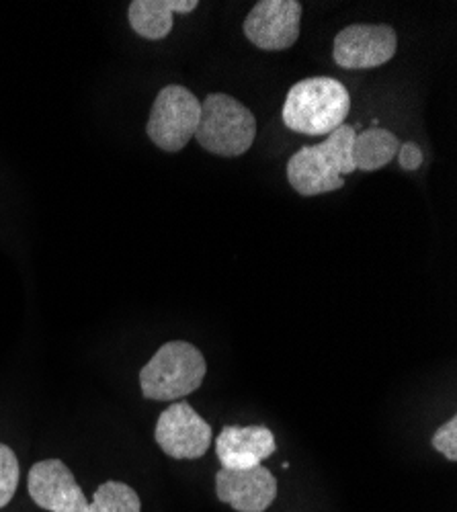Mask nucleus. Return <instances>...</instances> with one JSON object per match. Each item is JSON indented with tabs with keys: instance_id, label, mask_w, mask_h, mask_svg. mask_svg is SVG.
Returning a JSON list of instances; mask_svg holds the SVG:
<instances>
[{
	"instance_id": "nucleus-9",
	"label": "nucleus",
	"mask_w": 457,
	"mask_h": 512,
	"mask_svg": "<svg viewBox=\"0 0 457 512\" xmlns=\"http://www.w3.org/2000/svg\"><path fill=\"white\" fill-rule=\"evenodd\" d=\"M29 496L50 512H87L89 500L60 459L39 461L29 469Z\"/></svg>"
},
{
	"instance_id": "nucleus-2",
	"label": "nucleus",
	"mask_w": 457,
	"mask_h": 512,
	"mask_svg": "<svg viewBox=\"0 0 457 512\" xmlns=\"http://www.w3.org/2000/svg\"><path fill=\"white\" fill-rule=\"evenodd\" d=\"M351 95L345 84L330 76H312L296 82L283 103V123L304 136H330L345 125Z\"/></svg>"
},
{
	"instance_id": "nucleus-13",
	"label": "nucleus",
	"mask_w": 457,
	"mask_h": 512,
	"mask_svg": "<svg viewBox=\"0 0 457 512\" xmlns=\"http://www.w3.org/2000/svg\"><path fill=\"white\" fill-rule=\"evenodd\" d=\"M400 142L398 138L384 127H367L353 140V164L355 170H363V173H373L388 166L396 154H398Z\"/></svg>"
},
{
	"instance_id": "nucleus-4",
	"label": "nucleus",
	"mask_w": 457,
	"mask_h": 512,
	"mask_svg": "<svg viewBox=\"0 0 457 512\" xmlns=\"http://www.w3.org/2000/svg\"><path fill=\"white\" fill-rule=\"evenodd\" d=\"M257 138V119L253 111L226 93L207 95L201 103L195 140L216 156H242Z\"/></svg>"
},
{
	"instance_id": "nucleus-12",
	"label": "nucleus",
	"mask_w": 457,
	"mask_h": 512,
	"mask_svg": "<svg viewBox=\"0 0 457 512\" xmlns=\"http://www.w3.org/2000/svg\"><path fill=\"white\" fill-rule=\"evenodd\" d=\"M197 0H134L128 17L132 29L144 39H164L173 31L175 13H193Z\"/></svg>"
},
{
	"instance_id": "nucleus-3",
	"label": "nucleus",
	"mask_w": 457,
	"mask_h": 512,
	"mask_svg": "<svg viewBox=\"0 0 457 512\" xmlns=\"http://www.w3.org/2000/svg\"><path fill=\"white\" fill-rule=\"evenodd\" d=\"M207 365L197 347L185 340H171L142 367L140 386L146 400L173 402L201 388Z\"/></svg>"
},
{
	"instance_id": "nucleus-17",
	"label": "nucleus",
	"mask_w": 457,
	"mask_h": 512,
	"mask_svg": "<svg viewBox=\"0 0 457 512\" xmlns=\"http://www.w3.org/2000/svg\"><path fill=\"white\" fill-rule=\"evenodd\" d=\"M398 164L404 170H417L423 164V150L417 142H404L398 148Z\"/></svg>"
},
{
	"instance_id": "nucleus-10",
	"label": "nucleus",
	"mask_w": 457,
	"mask_h": 512,
	"mask_svg": "<svg viewBox=\"0 0 457 512\" xmlns=\"http://www.w3.org/2000/svg\"><path fill=\"white\" fill-rule=\"evenodd\" d=\"M218 498L236 512H265L277 498V480L267 467L220 469L216 474Z\"/></svg>"
},
{
	"instance_id": "nucleus-16",
	"label": "nucleus",
	"mask_w": 457,
	"mask_h": 512,
	"mask_svg": "<svg viewBox=\"0 0 457 512\" xmlns=\"http://www.w3.org/2000/svg\"><path fill=\"white\" fill-rule=\"evenodd\" d=\"M433 447L449 461H457V418L451 416L433 435Z\"/></svg>"
},
{
	"instance_id": "nucleus-14",
	"label": "nucleus",
	"mask_w": 457,
	"mask_h": 512,
	"mask_svg": "<svg viewBox=\"0 0 457 512\" xmlns=\"http://www.w3.org/2000/svg\"><path fill=\"white\" fill-rule=\"evenodd\" d=\"M87 512H142V502L128 484L105 482L97 488Z\"/></svg>"
},
{
	"instance_id": "nucleus-5",
	"label": "nucleus",
	"mask_w": 457,
	"mask_h": 512,
	"mask_svg": "<svg viewBox=\"0 0 457 512\" xmlns=\"http://www.w3.org/2000/svg\"><path fill=\"white\" fill-rule=\"evenodd\" d=\"M201 103L199 99L179 84L164 87L150 111L146 132L148 138L164 152H181L199 127Z\"/></svg>"
},
{
	"instance_id": "nucleus-1",
	"label": "nucleus",
	"mask_w": 457,
	"mask_h": 512,
	"mask_svg": "<svg viewBox=\"0 0 457 512\" xmlns=\"http://www.w3.org/2000/svg\"><path fill=\"white\" fill-rule=\"evenodd\" d=\"M355 125H341L324 142L300 148L287 162V181L296 193L316 197L345 187V177L355 173Z\"/></svg>"
},
{
	"instance_id": "nucleus-8",
	"label": "nucleus",
	"mask_w": 457,
	"mask_h": 512,
	"mask_svg": "<svg viewBox=\"0 0 457 512\" xmlns=\"http://www.w3.org/2000/svg\"><path fill=\"white\" fill-rule=\"evenodd\" d=\"M302 5L298 0H261L242 23L246 39L267 52L292 48L300 37Z\"/></svg>"
},
{
	"instance_id": "nucleus-6",
	"label": "nucleus",
	"mask_w": 457,
	"mask_h": 512,
	"mask_svg": "<svg viewBox=\"0 0 457 512\" xmlns=\"http://www.w3.org/2000/svg\"><path fill=\"white\" fill-rule=\"evenodd\" d=\"M156 443L173 459H199L212 447V426L189 402H173L156 422Z\"/></svg>"
},
{
	"instance_id": "nucleus-15",
	"label": "nucleus",
	"mask_w": 457,
	"mask_h": 512,
	"mask_svg": "<svg viewBox=\"0 0 457 512\" xmlns=\"http://www.w3.org/2000/svg\"><path fill=\"white\" fill-rule=\"evenodd\" d=\"M21 467L17 461V455L11 447L0 443V508H5L19 486Z\"/></svg>"
},
{
	"instance_id": "nucleus-11",
	"label": "nucleus",
	"mask_w": 457,
	"mask_h": 512,
	"mask_svg": "<svg viewBox=\"0 0 457 512\" xmlns=\"http://www.w3.org/2000/svg\"><path fill=\"white\" fill-rule=\"evenodd\" d=\"M277 449L267 426H224L216 439V455L224 469H253Z\"/></svg>"
},
{
	"instance_id": "nucleus-7",
	"label": "nucleus",
	"mask_w": 457,
	"mask_h": 512,
	"mask_svg": "<svg viewBox=\"0 0 457 512\" xmlns=\"http://www.w3.org/2000/svg\"><path fill=\"white\" fill-rule=\"evenodd\" d=\"M396 50L398 37L390 25L355 23L335 37L332 58L345 70H369L390 62Z\"/></svg>"
}]
</instances>
